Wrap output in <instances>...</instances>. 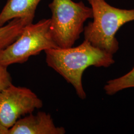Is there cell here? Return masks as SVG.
Instances as JSON below:
<instances>
[{"instance_id":"11","label":"cell","mask_w":134,"mask_h":134,"mask_svg":"<svg viewBox=\"0 0 134 134\" xmlns=\"http://www.w3.org/2000/svg\"><path fill=\"white\" fill-rule=\"evenodd\" d=\"M0 134H9V129L4 127L0 122Z\"/></svg>"},{"instance_id":"8","label":"cell","mask_w":134,"mask_h":134,"mask_svg":"<svg viewBox=\"0 0 134 134\" xmlns=\"http://www.w3.org/2000/svg\"><path fill=\"white\" fill-rule=\"evenodd\" d=\"M31 23L23 19H15L0 26V50L14 42L22 33L24 27Z\"/></svg>"},{"instance_id":"3","label":"cell","mask_w":134,"mask_h":134,"mask_svg":"<svg viewBox=\"0 0 134 134\" xmlns=\"http://www.w3.org/2000/svg\"><path fill=\"white\" fill-rule=\"evenodd\" d=\"M52 13L50 32L58 47H72L84 30L85 23L92 19L91 8L83 2L53 0L49 4Z\"/></svg>"},{"instance_id":"5","label":"cell","mask_w":134,"mask_h":134,"mask_svg":"<svg viewBox=\"0 0 134 134\" xmlns=\"http://www.w3.org/2000/svg\"><path fill=\"white\" fill-rule=\"evenodd\" d=\"M42 106V100L31 90L11 84L0 92V122L9 129L21 117Z\"/></svg>"},{"instance_id":"2","label":"cell","mask_w":134,"mask_h":134,"mask_svg":"<svg viewBox=\"0 0 134 134\" xmlns=\"http://www.w3.org/2000/svg\"><path fill=\"white\" fill-rule=\"evenodd\" d=\"M87 1L91 5L93 21L84 27L85 39L114 55L119 49L116 34L125 24L134 21V9L115 8L105 0Z\"/></svg>"},{"instance_id":"7","label":"cell","mask_w":134,"mask_h":134,"mask_svg":"<svg viewBox=\"0 0 134 134\" xmlns=\"http://www.w3.org/2000/svg\"><path fill=\"white\" fill-rule=\"evenodd\" d=\"M41 0H8L0 12V26L15 19H23L32 23L35 11Z\"/></svg>"},{"instance_id":"10","label":"cell","mask_w":134,"mask_h":134,"mask_svg":"<svg viewBox=\"0 0 134 134\" xmlns=\"http://www.w3.org/2000/svg\"><path fill=\"white\" fill-rule=\"evenodd\" d=\"M7 68L0 64V92L12 84V79Z\"/></svg>"},{"instance_id":"1","label":"cell","mask_w":134,"mask_h":134,"mask_svg":"<svg viewBox=\"0 0 134 134\" xmlns=\"http://www.w3.org/2000/svg\"><path fill=\"white\" fill-rule=\"evenodd\" d=\"M46 62L70 83L81 99L86 97L82 77L88 67L108 68L115 63L114 55L93 46L86 40L77 47L45 50Z\"/></svg>"},{"instance_id":"9","label":"cell","mask_w":134,"mask_h":134,"mask_svg":"<svg viewBox=\"0 0 134 134\" xmlns=\"http://www.w3.org/2000/svg\"><path fill=\"white\" fill-rule=\"evenodd\" d=\"M134 87V66L126 74L106 82L103 90L108 96H113L126 89Z\"/></svg>"},{"instance_id":"4","label":"cell","mask_w":134,"mask_h":134,"mask_svg":"<svg viewBox=\"0 0 134 134\" xmlns=\"http://www.w3.org/2000/svg\"><path fill=\"white\" fill-rule=\"evenodd\" d=\"M50 24L49 19L26 25L14 42L0 50V64L8 67L22 64L42 51L58 48L50 32Z\"/></svg>"},{"instance_id":"6","label":"cell","mask_w":134,"mask_h":134,"mask_svg":"<svg viewBox=\"0 0 134 134\" xmlns=\"http://www.w3.org/2000/svg\"><path fill=\"white\" fill-rule=\"evenodd\" d=\"M64 127L56 126L51 115L40 111L24 116L9 129V134H64Z\"/></svg>"}]
</instances>
